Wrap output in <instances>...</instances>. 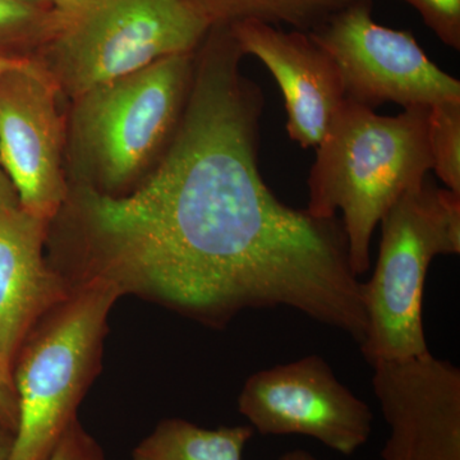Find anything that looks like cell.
<instances>
[{
  "label": "cell",
  "mask_w": 460,
  "mask_h": 460,
  "mask_svg": "<svg viewBox=\"0 0 460 460\" xmlns=\"http://www.w3.org/2000/svg\"><path fill=\"white\" fill-rule=\"evenodd\" d=\"M195 54L189 99L156 171L131 193L78 183L51 220V268L223 329L288 307L361 344L367 320L341 217L281 202L259 169L263 93L228 27Z\"/></svg>",
  "instance_id": "1"
},
{
  "label": "cell",
  "mask_w": 460,
  "mask_h": 460,
  "mask_svg": "<svg viewBox=\"0 0 460 460\" xmlns=\"http://www.w3.org/2000/svg\"><path fill=\"white\" fill-rule=\"evenodd\" d=\"M428 119L429 107L384 117L344 99L317 145L305 210L320 219L341 211L357 278L370 270L372 235L384 215L432 171Z\"/></svg>",
  "instance_id": "2"
},
{
  "label": "cell",
  "mask_w": 460,
  "mask_h": 460,
  "mask_svg": "<svg viewBox=\"0 0 460 460\" xmlns=\"http://www.w3.org/2000/svg\"><path fill=\"white\" fill-rule=\"evenodd\" d=\"M119 298L100 284L75 288L27 335L13 363L20 419L9 460H49L78 420L102 371L109 314Z\"/></svg>",
  "instance_id": "3"
},
{
  "label": "cell",
  "mask_w": 460,
  "mask_h": 460,
  "mask_svg": "<svg viewBox=\"0 0 460 460\" xmlns=\"http://www.w3.org/2000/svg\"><path fill=\"white\" fill-rule=\"evenodd\" d=\"M211 25L186 0H74L54 8L44 71L74 99L199 49Z\"/></svg>",
  "instance_id": "4"
},
{
  "label": "cell",
  "mask_w": 460,
  "mask_h": 460,
  "mask_svg": "<svg viewBox=\"0 0 460 460\" xmlns=\"http://www.w3.org/2000/svg\"><path fill=\"white\" fill-rule=\"evenodd\" d=\"M374 274L362 283L366 328L359 349L370 365L429 353L422 307L429 265L460 253V195L426 178L380 220Z\"/></svg>",
  "instance_id": "5"
},
{
  "label": "cell",
  "mask_w": 460,
  "mask_h": 460,
  "mask_svg": "<svg viewBox=\"0 0 460 460\" xmlns=\"http://www.w3.org/2000/svg\"><path fill=\"white\" fill-rule=\"evenodd\" d=\"M195 54L156 60L75 99L74 147L93 189L119 195L171 141L189 99Z\"/></svg>",
  "instance_id": "6"
},
{
  "label": "cell",
  "mask_w": 460,
  "mask_h": 460,
  "mask_svg": "<svg viewBox=\"0 0 460 460\" xmlns=\"http://www.w3.org/2000/svg\"><path fill=\"white\" fill-rule=\"evenodd\" d=\"M334 60L345 99L375 109L432 107L460 100V83L432 62L411 31L378 25L372 0L338 12L307 32Z\"/></svg>",
  "instance_id": "7"
},
{
  "label": "cell",
  "mask_w": 460,
  "mask_h": 460,
  "mask_svg": "<svg viewBox=\"0 0 460 460\" xmlns=\"http://www.w3.org/2000/svg\"><path fill=\"white\" fill-rule=\"evenodd\" d=\"M237 404L262 436H307L341 456H353L372 434L370 405L316 354L251 375Z\"/></svg>",
  "instance_id": "8"
},
{
  "label": "cell",
  "mask_w": 460,
  "mask_h": 460,
  "mask_svg": "<svg viewBox=\"0 0 460 460\" xmlns=\"http://www.w3.org/2000/svg\"><path fill=\"white\" fill-rule=\"evenodd\" d=\"M58 91L50 75L29 58L0 75V166L21 208L50 223L69 190L62 169Z\"/></svg>",
  "instance_id": "9"
},
{
  "label": "cell",
  "mask_w": 460,
  "mask_h": 460,
  "mask_svg": "<svg viewBox=\"0 0 460 460\" xmlns=\"http://www.w3.org/2000/svg\"><path fill=\"white\" fill-rule=\"evenodd\" d=\"M390 436L383 460H460V370L431 353L372 363Z\"/></svg>",
  "instance_id": "10"
},
{
  "label": "cell",
  "mask_w": 460,
  "mask_h": 460,
  "mask_svg": "<svg viewBox=\"0 0 460 460\" xmlns=\"http://www.w3.org/2000/svg\"><path fill=\"white\" fill-rule=\"evenodd\" d=\"M243 56H253L283 93L287 132L304 148L317 147L345 99L332 58L307 32L243 21L229 26Z\"/></svg>",
  "instance_id": "11"
},
{
  "label": "cell",
  "mask_w": 460,
  "mask_h": 460,
  "mask_svg": "<svg viewBox=\"0 0 460 460\" xmlns=\"http://www.w3.org/2000/svg\"><path fill=\"white\" fill-rule=\"evenodd\" d=\"M49 226L21 206L0 208V353L12 368L33 326L72 293L45 259Z\"/></svg>",
  "instance_id": "12"
},
{
  "label": "cell",
  "mask_w": 460,
  "mask_h": 460,
  "mask_svg": "<svg viewBox=\"0 0 460 460\" xmlns=\"http://www.w3.org/2000/svg\"><path fill=\"white\" fill-rule=\"evenodd\" d=\"M253 435L250 425L210 429L186 420H163L133 449L132 460H243Z\"/></svg>",
  "instance_id": "13"
},
{
  "label": "cell",
  "mask_w": 460,
  "mask_h": 460,
  "mask_svg": "<svg viewBox=\"0 0 460 460\" xmlns=\"http://www.w3.org/2000/svg\"><path fill=\"white\" fill-rule=\"evenodd\" d=\"M213 26L260 21L311 32L361 0H186Z\"/></svg>",
  "instance_id": "14"
},
{
  "label": "cell",
  "mask_w": 460,
  "mask_h": 460,
  "mask_svg": "<svg viewBox=\"0 0 460 460\" xmlns=\"http://www.w3.org/2000/svg\"><path fill=\"white\" fill-rule=\"evenodd\" d=\"M428 140L432 171L460 195V100L429 108Z\"/></svg>",
  "instance_id": "15"
},
{
  "label": "cell",
  "mask_w": 460,
  "mask_h": 460,
  "mask_svg": "<svg viewBox=\"0 0 460 460\" xmlns=\"http://www.w3.org/2000/svg\"><path fill=\"white\" fill-rule=\"evenodd\" d=\"M54 8L23 0H0V56L18 57L17 48L47 36Z\"/></svg>",
  "instance_id": "16"
},
{
  "label": "cell",
  "mask_w": 460,
  "mask_h": 460,
  "mask_svg": "<svg viewBox=\"0 0 460 460\" xmlns=\"http://www.w3.org/2000/svg\"><path fill=\"white\" fill-rule=\"evenodd\" d=\"M422 17L423 22L453 49L460 50V0H404Z\"/></svg>",
  "instance_id": "17"
},
{
  "label": "cell",
  "mask_w": 460,
  "mask_h": 460,
  "mask_svg": "<svg viewBox=\"0 0 460 460\" xmlns=\"http://www.w3.org/2000/svg\"><path fill=\"white\" fill-rule=\"evenodd\" d=\"M49 460H107L96 438L75 420L60 438Z\"/></svg>",
  "instance_id": "18"
},
{
  "label": "cell",
  "mask_w": 460,
  "mask_h": 460,
  "mask_svg": "<svg viewBox=\"0 0 460 460\" xmlns=\"http://www.w3.org/2000/svg\"><path fill=\"white\" fill-rule=\"evenodd\" d=\"M18 419H20V411H18L13 368L0 353V423L16 435Z\"/></svg>",
  "instance_id": "19"
},
{
  "label": "cell",
  "mask_w": 460,
  "mask_h": 460,
  "mask_svg": "<svg viewBox=\"0 0 460 460\" xmlns=\"http://www.w3.org/2000/svg\"><path fill=\"white\" fill-rule=\"evenodd\" d=\"M23 59L25 58L0 56V75L11 66L18 65ZM16 206H20L16 190H14L13 184L11 183L5 172H3L2 166H0V208H16Z\"/></svg>",
  "instance_id": "20"
},
{
  "label": "cell",
  "mask_w": 460,
  "mask_h": 460,
  "mask_svg": "<svg viewBox=\"0 0 460 460\" xmlns=\"http://www.w3.org/2000/svg\"><path fill=\"white\" fill-rule=\"evenodd\" d=\"M14 444V432L0 423V460H9Z\"/></svg>",
  "instance_id": "21"
},
{
  "label": "cell",
  "mask_w": 460,
  "mask_h": 460,
  "mask_svg": "<svg viewBox=\"0 0 460 460\" xmlns=\"http://www.w3.org/2000/svg\"><path fill=\"white\" fill-rule=\"evenodd\" d=\"M279 460H319L313 453L305 449L289 450L280 456Z\"/></svg>",
  "instance_id": "22"
},
{
  "label": "cell",
  "mask_w": 460,
  "mask_h": 460,
  "mask_svg": "<svg viewBox=\"0 0 460 460\" xmlns=\"http://www.w3.org/2000/svg\"><path fill=\"white\" fill-rule=\"evenodd\" d=\"M23 2L31 3V4L40 5L44 8H56L59 0H23Z\"/></svg>",
  "instance_id": "23"
},
{
  "label": "cell",
  "mask_w": 460,
  "mask_h": 460,
  "mask_svg": "<svg viewBox=\"0 0 460 460\" xmlns=\"http://www.w3.org/2000/svg\"><path fill=\"white\" fill-rule=\"evenodd\" d=\"M71 2H74V0H59V3H58L57 7H59V5L68 4V3H71Z\"/></svg>",
  "instance_id": "24"
}]
</instances>
